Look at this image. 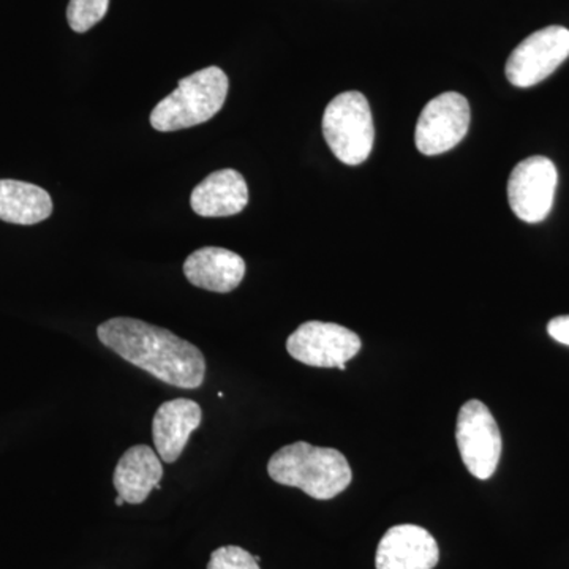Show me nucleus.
Segmentation results:
<instances>
[{
	"instance_id": "f257e3e1",
	"label": "nucleus",
	"mask_w": 569,
	"mask_h": 569,
	"mask_svg": "<svg viewBox=\"0 0 569 569\" xmlns=\"http://www.w3.org/2000/svg\"><path fill=\"white\" fill-rule=\"evenodd\" d=\"M97 336L104 347L163 383L181 389L203 385L206 361L200 348L168 329L118 317L100 325Z\"/></svg>"
},
{
	"instance_id": "f03ea898",
	"label": "nucleus",
	"mask_w": 569,
	"mask_h": 569,
	"mask_svg": "<svg viewBox=\"0 0 569 569\" xmlns=\"http://www.w3.org/2000/svg\"><path fill=\"white\" fill-rule=\"evenodd\" d=\"M268 473L277 485L301 489L317 500H331L339 496L353 478L342 452L313 447L306 441L279 449L269 460Z\"/></svg>"
},
{
	"instance_id": "7ed1b4c3",
	"label": "nucleus",
	"mask_w": 569,
	"mask_h": 569,
	"mask_svg": "<svg viewBox=\"0 0 569 569\" xmlns=\"http://www.w3.org/2000/svg\"><path fill=\"white\" fill-rule=\"evenodd\" d=\"M228 86V77L219 67L194 71L157 103L151 112V126L159 132H178L211 121L223 108Z\"/></svg>"
},
{
	"instance_id": "20e7f679",
	"label": "nucleus",
	"mask_w": 569,
	"mask_h": 569,
	"mask_svg": "<svg viewBox=\"0 0 569 569\" xmlns=\"http://www.w3.org/2000/svg\"><path fill=\"white\" fill-rule=\"evenodd\" d=\"M323 134L340 162L350 167L365 163L376 141L372 111L366 97L348 91L331 100L323 114Z\"/></svg>"
},
{
	"instance_id": "39448f33",
	"label": "nucleus",
	"mask_w": 569,
	"mask_h": 569,
	"mask_svg": "<svg viewBox=\"0 0 569 569\" xmlns=\"http://www.w3.org/2000/svg\"><path fill=\"white\" fill-rule=\"evenodd\" d=\"M456 440L460 458L475 478L485 481L496 473L503 443L496 418L485 403L470 400L460 408Z\"/></svg>"
},
{
	"instance_id": "423d86ee",
	"label": "nucleus",
	"mask_w": 569,
	"mask_h": 569,
	"mask_svg": "<svg viewBox=\"0 0 569 569\" xmlns=\"http://www.w3.org/2000/svg\"><path fill=\"white\" fill-rule=\"evenodd\" d=\"M287 350L302 365L347 370V362L361 350V339L340 325L307 321L288 337Z\"/></svg>"
},
{
	"instance_id": "0eeeda50",
	"label": "nucleus",
	"mask_w": 569,
	"mask_h": 569,
	"mask_svg": "<svg viewBox=\"0 0 569 569\" xmlns=\"http://www.w3.org/2000/svg\"><path fill=\"white\" fill-rule=\"evenodd\" d=\"M569 58V31L549 26L527 37L509 56L508 81L516 88H531L549 78Z\"/></svg>"
},
{
	"instance_id": "6e6552de",
	"label": "nucleus",
	"mask_w": 569,
	"mask_h": 569,
	"mask_svg": "<svg viewBox=\"0 0 569 569\" xmlns=\"http://www.w3.org/2000/svg\"><path fill=\"white\" fill-rule=\"evenodd\" d=\"M556 164L548 157H530L516 164L508 181V200L512 212L527 223H539L549 216L556 198Z\"/></svg>"
},
{
	"instance_id": "1a4fd4ad",
	"label": "nucleus",
	"mask_w": 569,
	"mask_h": 569,
	"mask_svg": "<svg viewBox=\"0 0 569 569\" xmlns=\"http://www.w3.org/2000/svg\"><path fill=\"white\" fill-rule=\"evenodd\" d=\"M470 127V104L458 92H445L430 100L419 116L415 142L425 156L451 151L466 138Z\"/></svg>"
},
{
	"instance_id": "9d476101",
	"label": "nucleus",
	"mask_w": 569,
	"mask_h": 569,
	"mask_svg": "<svg viewBox=\"0 0 569 569\" xmlns=\"http://www.w3.org/2000/svg\"><path fill=\"white\" fill-rule=\"evenodd\" d=\"M440 559L436 538L418 526H396L378 545L377 569H433Z\"/></svg>"
},
{
	"instance_id": "9b49d317",
	"label": "nucleus",
	"mask_w": 569,
	"mask_h": 569,
	"mask_svg": "<svg viewBox=\"0 0 569 569\" xmlns=\"http://www.w3.org/2000/svg\"><path fill=\"white\" fill-rule=\"evenodd\" d=\"M203 421V411L194 400L174 399L156 411L152 438L157 455L163 462L173 463L181 458L189 438Z\"/></svg>"
},
{
	"instance_id": "f8f14e48",
	"label": "nucleus",
	"mask_w": 569,
	"mask_h": 569,
	"mask_svg": "<svg viewBox=\"0 0 569 569\" xmlns=\"http://www.w3.org/2000/svg\"><path fill=\"white\" fill-rule=\"evenodd\" d=\"M183 274L194 287L213 293H230L246 276V261L220 247H203L187 258Z\"/></svg>"
},
{
	"instance_id": "ddd939ff",
	"label": "nucleus",
	"mask_w": 569,
	"mask_h": 569,
	"mask_svg": "<svg viewBox=\"0 0 569 569\" xmlns=\"http://www.w3.org/2000/svg\"><path fill=\"white\" fill-rule=\"evenodd\" d=\"M163 466L151 447L137 445L123 452L112 477V485L126 503L141 505L151 496L153 489H160Z\"/></svg>"
},
{
	"instance_id": "4468645a",
	"label": "nucleus",
	"mask_w": 569,
	"mask_h": 569,
	"mask_svg": "<svg viewBox=\"0 0 569 569\" xmlns=\"http://www.w3.org/2000/svg\"><path fill=\"white\" fill-rule=\"evenodd\" d=\"M249 203V187L241 173L231 168L209 174L194 187L190 204L201 217H231Z\"/></svg>"
},
{
	"instance_id": "2eb2a0df",
	"label": "nucleus",
	"mask_w": 569,
	"mask_h": 569,
	"mask_svg": "<svg viewBox=\"0 0 569 569\" xmlns=\"http://www.w3.org/2000/svg\"><path fill=\"white\" fill-rule=\"evenodd\" d=\"M52 212L47 190L33 183L0 179V220L14 224L43 222Z\"/></svg>"
},
{
	"instance_id": "dca6fc26",
	"label": "nucleus",
	"mask_w": 569,
	"mask_h": 569,
	"mask_svg": "<svg viewBox=\"0 0 569 569\" xmlns=\"http://www.w3.org/2000/svg\"><path fill=\"white\" fill-rule=\"evenodd\" d=\"M108 7H110V0H70L67 20L71 31L88 32L103 20Z\"/></svg>"
},
{
	"instance_id": "f3484780",
	"label": "nucleus",
	"mask_w": 569,
	"mask_h": 569,
	"mask_svg": "<svg viewBox=\"0 0 569 569\" xmlns=\"http://www.w3.org/2000/svg\"><path fill=\"white\" fill-rule=\"evenodd\" d=\"M260 561L239 546H223L213 550L208 569H261Z\"/></svg>"
},
{
	"instance_id": "a211bd4d",
	"label": "nucleus",
	"mask_w": 569,
	"mask_h": 569,
	"mask_svg": "<svg viewBox=\"0 0 569 569\" xmlns=\"http://www.w3.org/2000/svg\"><path fill=\"white\" fill-rule=\"evenodd\" d=\"M549 336L563 346H569V316L557 317L548 325Z\"/></svg>"
},
{
	"instance_id": "6ab92c4d",
	"label": "nucleus",
	"mask_w": 569,
	"mask_h": 569,
	"mask_svg": "<svg viewBox=\"0 0 569 569\" xmlns=\"http://www.w3.org/2000/svg\"><path fill=\"white\" fill-rule=\"evenodd\" d=\"M123 503H126V501H123V498L121 496H118V498H116V505H118V507H122Z\"/></svg>"
}]
</instances>
